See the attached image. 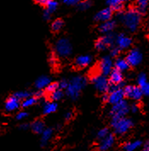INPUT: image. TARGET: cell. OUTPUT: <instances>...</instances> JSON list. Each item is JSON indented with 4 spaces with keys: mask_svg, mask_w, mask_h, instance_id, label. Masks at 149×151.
I'll list each match as a JSON object with an SVG mask.
<instances>
[{
    "mask_svg": "<svg viewBox=\"0 0 149 151\" xmlns=\"http://www.w3.org/2000/svg\"><path fill=\"white\" fill-rule=\"evenodd\" d=\"M109 134H110V132H109L108 128L104 127V128H102L101 130H99V132H97V138L99 140H102L107 136H108Z\"/></svg>",
    "mask_w": 149,
    "mask_h": 151,
    "instance_id": "obj_33",
    "label": "cell"
},
{
    "mask_svg": "<svg viewBox=\"0 0 149 151\" xmlns=\"http://www.w3.org/2000/svg\"><path fill=\"white\" fill-rule=\"evenodd\" d=\"M27 116H28L27 112L24 111V110H20V111H19V112L16 114V116L15 117H16V119H17L18 121H21V120L26 119Z\"/></svg>",
    "mask_w": 149,
    "mask_h": 151,
    "instance_id": "obj_36",
    "label": "cell"
},
{
    "mask_svg": "<svg viewBox=\"0 0 149 151\" xmlns=\"http://www.w3.org/2000/svg\"><path fill=\"white\" fill-rule=\"evenodd\" d=\"M116 43L120 50H124L130 47L132 41L131 38L124 34H119L116 37Z\"/></svg>",
    "mask_w": 149,
    "mask_h": 151,
    "instance_id": "obj_14",
    "label": "cell"
},
{
    "mask_svg": "<svg viewBox=\"0 0 149 151\" xmlns=\"http://www.w3.org/2000/svg\"><path fill=\"white\" fill-rule=\"evenodd\" d=\"M13 95L16 97L17 99H19L20 100H24L28 97L32 96L31 93L28 91H18V92L15 93Z\"/></svg>",
    "mask_w": 149,
    "mask_h": 151,
    "instance_id": "obj_29",
    "label": "cell"
},
{
    "mask_svg": "<svg viewBox=\"0 0 149 151\" xmlns=\"http://www.w3.org/2000/svg\"><path fill=\"white\" fill-rule=\"evenodd\" d=\"M129 110H131L133 113H136V112H137L138 111V110H139V108H138V106L137 105H136V104H133L130 108H129Z\"/></svg>",
    "mask_w": 149,
    "mask_h": 151,
    "instance_id": "obj_44",
    "label": "cell"
},
{
    "mask_svg": "<svg viewBox=\"0 0 149 151\" xmlns=\"http://www.w3.org/2000/svg\"><path fill=\"white\" fill-rule=\"evenodd\" d=\"M53 135V130L51 128H45L44 132L41 133V144L42 146H45L47 145L49 141L51 139Z\"/></svg>",
    "mask_w": 149,
    "mask_h": 151,
    "instance_id": "obj_22",
    "label": "cell"
},
{
    "mask_svg": "<svg viewBox=\"0 0 149 151\" xmlns=\"http://www.w3.org/2000/svg\"><path fill=\"white\" fill-rule=\"evenodd\" d=\"M124 92L125 97L134 100H140L143 95L142 91L139 86H133V85L126 86L124 88Z\"/></svg>",
    "mask_w": 149,
    "mask_h": 151,
    "instance_id": "obj_10",
    "label": "cell"
},
{
    "mask_svg": "<svg viewBox=\"0 0 149 151\" xmlns=\"http://www.w3.org/2000/svg\"><path fill=\"white\" fill-rule=\"evenodd\" d=\"M38 98L35 96H30L27 98L26 99H24V100H22V102H21V106L23 107V108H28V107H31V106H33L35 104L38 102Z\"/></svg>",
    "mask_w": 149,
    "mask_h": 151,
    "instance_id": "obj_26",
    "label": "cell"
},
{
    "mask_svg": "<svg viewBox=\"0 0 149 151\" xmlns=\"http://www.w3.org/2000/svg\"><path fill=\"white\" fill-rule=\"evenodd\" d=\"M148 5V0H136L137 9L141 13H145Z\"/></svg>",
    "mask_w": 149,
    "mask_h": 151,
    "instance_id": "obj_28",
    "label": "cell"
},
{
    "mask_svg": "<svg viewBox=\"0 0 149 151\" xmlns=\"http://www.w3.org/2000/svg\"><path fill=\"white\" fill-rule=\"evenodd\" d=\"M137 83H138V86L141 88V87H142L143 85H145L146 83H148V79H147V76L146 74H144V73H141L140 75L138 76V77H137Z\"/></svg>",
    "mask_w": 149,
    "mask_h": 151,
    "instance_id": "obj_34",
    "label": "cell"
},
{
    "mask_svg": "<svg viewBox=\"0 0 149 151\" xmlns=\"http://www.w3.org/2000/svg\"><path fill=\"white\" fill-rule=\"evenodd\" d=\"M30 126L28 125V124L27 123H24V124H22V125H20V128L21 129V130H27V128L29 127Z\"/></svg>",
    "mask_w": 149,
    "mask_h": 151,
    "instance_id": "obj_45",
    "label": "cell"
},
{
    "mask_svg": "<svg viewBox=\"0 0 149 151\" xmlns=\"http://www.w3.org/2000/svg\"><path fill=\"white\" fill-rule=\"evenodd\" d=\"M36 3L39 4H42V5H46L48 4V2H49L50 0H34Z\"/></svg>",
    "mask_w": 149,
    "mask_h": 151,
    "instance_id": "obj_43",
    "label": "cell"
},
{
    "mask_svg": "<svg viewBox=\"0 0 149 151\" xmlns=\"http://www.w3.org/2000/svg\"><path fill=\"white\" fill-rule=\"evenodd\" d=\"M126 60L128 61L130 66H137L138 65L141 64V62L142 60V55L136 48L131 49L127 54Z\"/></svg>",
    "mask_w": 149,
    "mask_h": 151,
    "instance_id": "obj_11",
    "label": "cell"
},
{
    "mask_svg": "<svg viewBox=\"0 0 149 151\" xmlns=\"http://www.w3.org/2000/svg\"><path fill=\"white\" fill-rule=\"evenodd\" d=\"M115 27V22L113 21H108L102 22L99 27V31L102 33H110Z\"/></svg>",
    "mask_w": 149,
    "mask_h": 151,
    "instance_id": "obj_19",
    "label": "cell"
},
{
    "mask_svg": "<svg viewBox=\"0 0 149 151\" xmlns=\"http://www.w3.org/2000/svg\"><path fill=\"white\" fill-rule=\"evenodd\" d=\"M49 61H50V63H51L52 65H55V63H56V59H55V57L54 55H51V57H50V59H49Z\"/></svg>",
    "mask_w": 149,
    "mask_h": 151,
    "instance_id": "obj_46",
    "label": "cell"
},
{
    "mask_svg": "<svg viewBox=\"0 0 149 151\" xmlns=\"http://www.w3.org/2000/svg\"><path fill=\"white\" fill-rule=\"evenodd\" d=\"M129 65L128 61L126 60V59H123V58H118L114 62V69L119 70V71H125L129 68Z\"/></svg>",
    "mask_w": 149,
    "mask_h": 151,
    "instance_id": "obj_20",
    "label": "cell"
},
{
    "mask_svg": "<svg viewBox=\"0 0 149 151\" xmlns=\"http://www.w3.org/2000/svg\"><path fill=\"white\" fill-rule=\"evenodd\" d=\"M62 27H63V21L60 20V19L55 20L51 24V29L54 32H59L62 28Z\"/></svg>",
    "mask_w": 149,
    "mask_h": 151,
    "instance_id": "obj_31",
    "label": "cell"
},
{
    "mask_svg": "<svg viewBox=\"0 0 149 151\" xmlns=\"http://www.w3.org/2000/svg\"><path fill=\"white\" fill-rule=\"evenodd\" d=\"M148 27H149V26H148Z\"/></svg>",
    "mask_w": 149,
    "mask_h": 151,
    "instance_id": "obj_50",
    "label": "cell"
},
{
    "mask_svg": "<svg viewBox=\"0 0 149 151\" xmlns=\"http://www.w3.org/2000/svg\"><path fill=\"white\" fill-rule=\"evenodd\" d=\"M73 116V114L72 111H68V112L65 114V119H66L67 121H69V120L72 119Z\"/></svg>",
    "mask_w": 149,
    "mask_h": 151,
    "instance_id": "obj_41",
    "label": "cell"
},
{
    "mask_svg": "<svg viewBox=\"0 0 149 151\" xmlns=\"http://www.w3.org/2000/svg\"><path fill=\"white\" fill-rule=\"evenodd\" d=\"M50 12H49L47 9H45L44 10V14H43V16H44V18L45 19V20H49V18H50Z\"/></svg>",
    "mask_w": 149,
    "mask_h": 151,
    "instance_id": "obj_42",
    "label": "cell"
},
{
    "mask_svg": "<svg viewBox=\"0 0 149 151\" xmlns=\"http://www.w3.org/2000/svg\"><path fill=\"white\" fill-rule=\"evenodd\" d=\"M59 86L61 89H66L68 86V82L67 80H61V82L59 83Z\"/></svg>",
    "mask_w": 149,
    "mask_h": 151,
    "instance_id": "obj_39",
    "label": "cell"
},
{
    "mask_svg": "<svg viewBox=\"0 0 149 151\" xmlns=\"http://www.w3.org/2000/svg\"><path fill=\"white\" fill-rule=\"evenodd\" d=\"M51 83L49 77L47 76H39L36 82L34 83V86L37 89L39 90H43L47 88V86Z\"/></svg>",
    "mask_w": 149,
    "mask_h": 151,
    "instance_id": "obj_18",
    "label": "cell"
},
{
    "mask_svg": "<svg viewBox=\"0 0 149 151\" xmlns=\"http://www.w3.org/2000/svg\"><path fill=\"white\" fill-rule=\"evenodd\" d=\"M118 19L129 32H134L138 29L141 24L142 13L137 9L132 8L128 9L126 12L118 14Z\"/></svg>",
    "mask_w": 149,
    "mask_h": 151,
    "instance_id": "obj_1",
    "label": "cell"
},
{
    "mask_svg": "<svg viewBox=\"0 0 149 151\" xmlns=\"http://www.w3.org/2000/svg\"><path fill=\"white\" fill-rule=\"evenodd\" d=\"M142 144V143L140 140H135V141L127 142L126 144H124V150L125 151H135L138 148L141 147Z\"/></svg>",
    "mask_w": 149,
    "mask_h": 151,
    "instance_id": "obj_24",
    "label": "cell"
},
{
    "mask_svg": "<svg viewBox=\"0 0 149 151\" xmlns=\"http://www.w3.org/2000/svg\"><path fill=\"white\" fill-rule=\"evenodd\" d=\"M63 95H64L63 91L61 88L55 90L53 93H51L50 94H49V99L51 100H53V101H58V100H60V99H61L63 98Z\"/></svg>",
    "mask_w": 149,
    "mask_h": 151,
    "instance_id": "obj_27",
    "label": "cell"
},
{
    "mask_svg": "<svg viewBox=\"0 0 149 151\" xmlns=\"http://www.w3.org/2000/svg\"><path fill=\"white\" fill-rule=\"evenodd\" d=\"M91 57L88 55H80L78 56L76 60H75V65L78 68H84L86 66H88L91 63Z\"/></svg>",
    "mask_w": 149,
    "mask_h": 151,
    "instance_id": "obj_17",
    "label": "cell"
},
{
    "mask_svg": "<svg viewBox=\"0 0 149 151\" xmlns=\"http://www.w3.org/2000/svg\"><path fill=\"white\" fill-rule=\"evenodd\" d=\"M57 110V104L55 103V101L52 102H46L44 104L43 107V113L44 115H49L55 112Z\"/></svg>",
    "mask_w": 149,
    "mask_h": 151,
    "instance_id": "obj_23",
    "label": "cell"
},
{
    "mask_svg": "<svg viewBox=\"0 0 149 151\" xmlns=\"http://www.w3.org/2000/svg\"><path fill=\"white\" fill-rule=\"evenodd\" d=\"M21 106V102L19 99L15 96L9 97L4 104V109L7 112H14L16 111Z\"/></svg>",
    "mask_w": 149,
    "mask_h": 151,
    "instance_id": "obj_12",
    "label": "cell"
},
{
    "mask_svg": "<svg viewBox=\"0 0 149 151\" xmlns=\"http://www.w3.org/2000/svg\"><path fill=\"white\" fill-rule=\"evenodd\" d=\"M113 15V11L112 9L110 8H106L103 9L101 11H99L97 14H95V19L97 21H101V22H105V21H110Z\"/></svg>",
    "mask_w": 149,
    "mask_h": 151,
    "instance_id": "obj_16",
    "label": "cell"
},
{
    "mask_svg": "<svg viewBox=\"0 0 149 151\" xmlns=\"http://www.w3.org/2000/svg\"><path fill=\"white\" fill-rule=\"evenodd\" d=\"M55 54L59 57L68 58L72 54L73 47L67 38H61L55 42Z\"/></svg>",
    "mask_w": 149,
    "mask_h": 151,
    "instance_id": "obj_4",
    "label": "cell"
},
{
    "mask_svg": "<svg viewBox=\"0 0 149 151\" xmlns=\"http://www.w3.org/2000/svg\"><path fill=\"white\" fill-rule=\"evenodd\" d=\"M91 82L93 83L95 89L99 91L100 93H106L111 88V86H110L111 83L109 82V80L107 78L106 76L102 75V74H95L92 76Z\"/></svg>",
    "mask_w": 149,
    "mask_h": 151,
    "instance_id": "obj_5",
    "label": "cell"
},
{
    "mask_svg": "<svg viewBox=\"0 0 149 151\" xmlns=\"http://www.w3.org/2000/svg\"><path fill=\"white\" fill-rule=\"evenodd\" d=\"M30 127H31V129H32V131L33 132L38 133V134H41L44 132V130L45 129V125H44L43 121L36 120V121H34L31 124Z\"/></svg>",
    "mask_w": 149,
    "mask_h": 151,
    "instance_id": "obj_21",
    "label": "cell"
},
{
    "mask_svg": "<svg viewBox=\"0 0 149 151\" xmlns=\"http://www.w3.org/2000/svg\"><path fill=\"white\" fill-rule=\"evenodd\" d=\"M133 122L127 117H114L112 118L111 126L116 134L123 135L128 132L133 127Z\"/></svg>",
    "mask_w": 149,
    "mask_h": 151,
    "instance_id": "obj_3",
    "label": "cell"
},
{
    "mask_svg": "<svg viewBox=\"0 0 149 151\" xmlns=\"http://www.w3.org/2000/svg\"><path fill=\"white\" fill-rule=\"evenodd\" d=\"M119 48H113L111 49V51H110V54L111 55L113 56V57H115V56H118V54H119Z\"/></svg>",
    "mask_w": 149,
    "mask_h": 151,
    "instance_id": "obj_40",
    "label": "cell"
},
{
    "mask_svg": "<svg viewBox=\"0 0 149 151\" xmlns=\"http://www.w3.org/2000/svg\"><path fill=\"white\" fill-rule=\"evenodd\" d=\"M113 66H114V62L112 60V59L108 56H105L102 58V60L99 62L98 70L100 71V74L108 76L113 70Z\"/></svg>",
    "mask_w": 149,
    "mask_h": 151,
    "instance_id": "obj_8",
    "label": "cell"
},
{
    "mask_svg": "<svg viewBox=\"0 0 149 151\" xmlns=\"http://www.w3.org/2000/svg\"><path fill=\"white\" fill-rule=\"evenodd\" d=\"M60 86H59V83H50L47 86V88H45V92L48 94H50L51 93H53L55 90L59 89Z\"/></svg>",
    "mask_w": 149,
    "mask_h": 151,
    "instance_id": "obj_32",
    "label": "cell"
},
{
    "mask_svg": "<svg viewBox=\"0 0 149 151\" xmlns=\"http://www.w3.org/2000/svg\"><path fill=\"white\" fill-rule=\"evenodd\" d=\"M107 4L112 10L120 11L123 9L122 0H107Z\"/></svg>",
    "mask_w": 149,
    "mask_h": 151,
    "instance_id": "obj_25",
    "label": "cell"
},
{
    "mask_svg": "<svg viewBox=\"0 0 149 151\" xmlns=\"http://www.w3.org/2000/svg\"><path fill=\"white\" fill-rule=\"evenodd\" d=\"M141 89L144 95L149 96V83H146L145 85H143L142 87H141Z\"/></svg>",
    "mask_w": 149,
    "mask_h": 151,
    "instance_id": "obj_37",
    "label": "cell"
},
{
    "mask_svg": "<svg viewBox=\"0 0 149 151\" xmlns=\"http://www.w3.org/2000/svg\"><path fill=\"white\" fill-rule=\"evenodd\" d=\"M87 80L83 76H76L68 82V88H66V93L70 99H78L83 88L85 87Z\"/></svg>",
    "mask_w": 149,
    "mask_h": 151,
    "instance_id": "obj_2",
    "label": "cell"
},
{
    "mask_svg": "<svg viewBox=\"0 0 149 151\" xmlns=\"http://www.w3.org/2000/svg\"><path fill=\"white\" fill-rule=\"evenodd\" d=\"M90 5H91V3L89 0H82L78 4V8L82 10H85V9H88L90 7Z\"/></svg>",
    "mask_w": 149,
    "mask_h": 151,
    "instance_id": "obj_35",
    "label": "cell"
},
{
    "mask_svg": "<svg viewBox=\"0 0 149 151\" xmlns=\"http://www.w3.org/2000/svg\"><path fill=\"white\" fill-rule=\"evenodd\" d=\"M142 151H149V140L145 144Z\"/></svg>",
    "mask_w": 149,
    "mask_h": 151,
    "instance_id": "obj_48",
    "label": "cell"
},
{
    "mask_svg": "<svg viewBox=\"0 0 149 151\" xmlns=\"http://www.w3.org/2000/svg\"><path fill=\"white\" fill-rule=\"evenodd\" d=\"M102 100L104 101V102H108V93H105L103 97H102Z\"/></svg>",
    "mask_w": 149,
    "mask_h": 151,
    "instance_id": "obj_47",
    "label": "cell"
},
{
    "mask_svg": "<svg viewBox=\"0 0 149 151\" xmlns=\"http://www.w3.org/2000/svg\"><path fill=\"white\" fill-rule=\"evenodd\" d=\"M82 0H63V2L68 4V5H75V4H78Z\"/></svg>",
    "mask_w": 149,
    "mask_h": 151,
    "instance_id": "obj_38",
    "label": "cell"
},
{
    "mask_svg": "<svg viewBox=\"0 0 149 151\" xmlns=\"http://www.w3.org/2000/svg\"><path fill=\"white\" fill-rule=\"evenodd\" d=\"M45 6H46V9L48 11L52 13L56 10V9L58 7V3L55 0H50L49 2H48V4Z\"/></svg>",
    "mask_w": 149,
    "mask_h": 151,
    "instance_id": "obj_30",
    "label": "cell"
},
{
    "mask_svg": "<svg viewBox=\"0 0 149 151\" xmlns=\"http://www.w3.org/2000/svg\"><path fill=\"white\" fill-rule=\"evenodd\" d=\"M124 80V76L121 71L113 69L109 74V82L113 86H120Z\"/></svg>",
    "mask_w": 149,
    "mask_h": 151,
    "instance_id": "obj_15",
    "label": "cell"
},
{
    "mask_svg": "<svg viewBox=\"0 0 149 151\" xmlns=\"http://www.w3.org/2000/svg\"><path fill=\"white\" fill-rule=\"evenodd\" d=\"M125 97L124 88H120L119 86H113L108 93V103L111 104H116L121 102L124 100V98Z\"/></svg>",
    "mask_w": 149,
    "mask_h": 151,
    "instance_id": "obj_7",
    "label": "cell"
},
{
    "mask_svg": "<svg viewBox=\"0 0 149 151\" xmlns=\"http://www.w3.org/2000/svg\"><path fill=\"white\" fill-rule=\"evenodd\" d=\"M115 41V37L113 34L108 33L107 35L100 37L95 42V48L99 51H103L112 46Z\"/></svg>",
    "mask_w": 149,
    "mask_h": 151,
    "instance_id": "obj_9",
    "label": "cell"
},
{
    "mask_svg": "<svg viewBox=\"0 0 149 151\" xmlns=\"http://www.w3.org/2000/svg\"><path fill=\"white\" fill-rule=\"evenodd\" d=\"M123 2H130L131 0H122Z\"/></svg>",
    "mask_w": 149,
    "mask_h": 151,
    "instance_id": "obj_49",
    "label": "cell"
},
{
    "mask_svg": "<svg viewBox=\"0 0 149 151\" xmlns=\"http://www.w3.org/2000/svg\"><path fill=\"white\" fill-rule=\"evenodd\" d=\"M129 107L128 103L125 100H122L121 102L113 104L110 110V115L112 118L114 117H124L129 112Z\"/></svg>",
    "mask_w": 149,
    "mask_h": 151,
    "instance_id": "obj_6",
    "label": "cell"
},
{
    "mask_svg": "<svg viewBox=\"0 0 149 151\" xmlns=\"http://www.w3.org/2000/svg\"><path fill=\"white\" fill-rule=\"evenodd\" d=\"M115 142V137L113 134H109L108 136L100 140V143L98 144V150L99 151H107L113 145Z\"/></svg>",
    "mask_w": 149,
    "mask_h": 151,
    "instance_id": "obj_13",
    "label": "cell"
}]
</instances>
